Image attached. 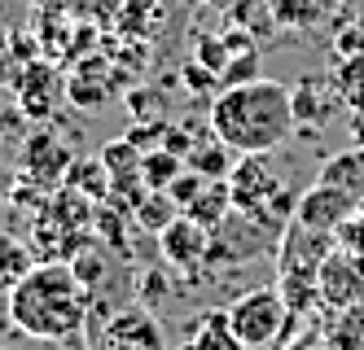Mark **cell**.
Returning <instances> with one entry per match:
<instances>
[{
  "label": "cell",
  "instance_id": "6da1fadb",
  "mask_svg": "<svg viewBox=\"0 0 364 350\" xmlns=\"http://www.w3.org/2000/svg\"><path fill=\"white\" fill-rule=\"evenodd\" d=\"M294 101L290 88L277 79H250V84L220 88L211 101V131L232 153H272L294 136Z\"/></svg>",
  "mask_w": 364,
  "mask_h": 350
},
{
  "label": "cell",
  "instance_id": "7a4b0ae2",
  "mask_svg": "<svg viewBox=\"0 0 364 350\" xmlns=\"http://www.w3.org/2000/svg\"><path fill=\"white\" fill-rule=\"evenodd\" d=\"M92 293L70 263H36L9 289V319L36 341H70L88 329Z\"/></svg>",
  "mask_w": 364,
  "mask_h": 350
},
{
  "label": "cell",
  "instance_id": "3957f363",
  "mask_svg": "<svg viewBox=\"0 0 364 350\" xmlns=\"http://www.w3.org/2000/svg\"><path fill=\"white\" fill-rule=\"evenodd\" d=\"M290 307H285L281 289H250L242 293L237 302L228 307V324L232 333L242 337L246 350H268L285 337V329H290Z\"/></svg>",
  "mask_w": 364,
  "mask_h": 350
},
{
  "label": "cell",
  "instance_id": "277c9868",
  "mask_svg": "<svg viewBox=\"0 0 364 350\" xmlns=\"http://www.w3.org/2000/svg\"><path fill=\"white\" fill-rule=\"evenodd\" d=\"M228 188H232V210L237 214H250V219L277 228L268 219V206L281 193V180H277V171L268 163V153H242V163L228 175ZM277 232H285V228H277Z\"/></svg>",
  "mask_w": 364,
  "mask_h": 350
},
{
  "label": "cell",
  "instance_id": "5b68a950",
  "mask_svg": "<svg viewBox=\"0 0 364 350\" xmlns=\"http://www.w3.org/2000/svg\"><path fill=\"white\" fill-rule=\"evenodd\" d=\"M333 250H338L333 232H311V228L290 219L285 232H281V246H277V276H307V280H316L321 263Z\"/></svg>",
  "mask_w": 364,
  "mask_h": 350
},
{
  "label": "cell",
  "instance_id": "8992f818",
  "mask_svg": "<svg viewBox=\"0 0 364 350\" xmlns=\"http://www.w3.org/2000/svg\"><path fill=\"white\" fill-rule=\"evenodd\" d=\"M92 350H167V337L149 307H127L110 315V324L97 333Z\"/></svg>",
  "mask_w": 364,
  "mask_h": 350
},
{
  "label": "cell",
  "instance_id": "52a82bcc",
  "mask_svg": "<svg viewBox=\"0 0 364 350\" xmlns=\"http://www.w3.org/2000/svg\"><path fill=\"white\" fill-rule=\"evenodd\" d=\"M316 293L321 302L333 307V311H351L364 302V258L347 254V250H333L321 272H316Z\"/></svg>",
  "mask_w": 364,
  "mask_h": 350
},
{
  "label": "cell",
  "instance_id": "ba28073f",
  "mask_svg": "<svg viewBox=\"0 0 364 350\" xmlns=\"http://www.w3.org/2000/svg\"><path fill=\"white\" fill-rule=\"evenodd\" d=\"M163 241V258L171 263V272L180 276H198L206 267V250H211V232H206L198 219H189V214H176V219L159 232Z\"/></svg>",
  "mask_w": 364,
  "mask_h": 350
},
{
  "label": "cell",
  "instance_id": "9c48e42d",
  "mask_svg": "<svg viewBox=\"0 0 364 350\" xmlns=\"http://www.w3.org/2000/svg\"><path fill=\"white\" fill-rule=\"evenodd\" d=\"M360 210V202L351 193H343V188H333V184H311L307 193L299 197V210H294V224L311 228V232H338L351 214Z\"/></svg>",
  "mask_w": 364,
  "mask_h": 350
},
{
  "label": "cell",
  "instance_id": "30bf717a",
  "mask_svg": "<svg viewBox=\"0 0 364 350\" xmlns=\"http://www.w3.org/2000/svg\"><path fill=\"white\" fill-rule=\"evenodd\" d=\"M75 158L66 153V145L53 136V131H36V136H27V175L53 184V180H66Z\"/></svg>",
  "mask_w": 364,
  "mask_h": 350
},
{
  "label": "cell",
  "instance_id": "8fae6325",
  "mask_svg": "<svg viewBox=\"0 0 364 350\" xmlns=\"http://www.w3.org/2000/svg\"><path fill=\"white\" fill-rule=\"evenodd\" d=\"M185 167H189V171H198L202 180H228L237 163H232V149L215 136V131H198L193 149L185 153Z\"/></svg>",
  "mask_w": 364,
  "mask_h": 350
},
{
  "label": "cell",
  "instance_id": "7c38bea8",
  "mask_svg": "<svg viewBox=\"0 0 364 350\" xmlns=\"http://www.w3.org/2000/svg\"><path fill=\"white\" fill-rule=\"evenodd\" d=\"M18 88H22V97H18V101H22V114H27V119H48V114H53L58 79H53V70H48V66L31 62L27 70H22Z\"/></svg>",
  "mask_w": 364,
  "mask_h": 350
},
{
  "label": "cell",
  "instance_id": "4fadbf2b",
  "mask_svg": "<svg viewBox=\"0 0 364 350\" xmlns=\"http://www.w3.org/2000/svg\"><path fill=\"white\" fill-rule=\"evenodd\" d=\"M316 180L343 188V193H351L355 202H364V145L360 149H347V153H333L329 163L321 167Z\"/></svg>",
  "mask_w": 364,
  "mask_h": 350
},
{
  "label": "cell",
  "instance_id": "5bb4252c",
  "mask_svg": "<svg viewBox=\"0 0 364 350\" xmlns=\"http://www.w3.org/2000/svg\"><path fill=\"white\" fill-rule=\"evenodd\" d=\"M228 210H232V188H228V180H211L185 214H189V219H198L206 232H220L224 219H228Z\"/></svg>",
  "mask_w": 364,
  "mask_h": 350
},
{
  "label": "cell",
  "instance_id": "9a60e30c",
  "mask_svg": "<svg viewBox=\"0 0 364 350\" xmlns=\"http://www.w3.org/2000/svg\"><path fill=\"white\" fill-rule=\"evenodd\" d=\"M290 101H294V119L299 123H325L329 119V110H333V97H329V88L321 84V79H299V84L290 88Z\"/></svg>",
  "mask_w": 364,
  "mask_h": 350
},
{
  "label": "cell",
  "instance_id": "2e32d148",
  "mask_svg": "<svg viewBox=\"0 0 364 350\" xmlns=\"http://www.w3.org/2000/svg\"><path fill=\"white\" fill-rule=\"evenodd\" d=\"M189 350H246V346H242L237 333H232L228 311H206L198 333H193V341H189Z\"/></svg>",
  "mask_w": 364,
  "mask_h": 350
},
{
  "label": "cell",
  "instance_id": "e0dca14e",
  "mask_svg": "<svg viewBox=\"0 0 364 350\" xmlns=\"http://www.w3.org/2000/svg\"><path fill=\"white\" fill-rule=\"evenodd\" d=\"M66 184L80 188V193L92 197V202H106V197H110V171H106V163H101V158H80V163H70Z\"/></svg>",
  "mask_w": 364,
  "mask_h": 350
},
{
  "label": "cell",
  "instance_id": "ac0fdd59",
  "mask_svg": "<svg viewBox=\"0 0 364 350\" xmlns=\"http://www.w3.org/2000/svg\"><path fill=\"white\" fill-rule=\"evenodd\" d=\"M176 214H185V210H180L176 202H171V193H167V188H149V193L141 197V206H136V214H132V219L145 228V232H154V236H159L171 219H176Z\"/></svg>",
  "mask_w": 364,
  "mask_h": 350
},
{
  "label": "cell",
  "instance_id": "d6986e66",
  "mask_svg": "<svg viewBox=\"0 0 364 350\" xmlns=\"http://www.w3.org/2000/svg\"><path fill=\"white\" fill-rule=\"evenodd\" d=\"M36 267V258H31V250L22 246L18 236H9V232H0V289H14L22 276H27Z\"/></svg>",
  "mask_w": 364,
  "mask_h": 350
},
{
  "label": "cell",
  "instance_id": "ffe728a7",
  "mask_svg": "<svg viewBox=\"0 0 364 350\" xmlns=\"http://www.w3.org/2000/svg\"><path fill=\"white\" fill-rule=\"evenodd\" d=\"M185 171V158L180 153H171V149H149V153H141V180H145V188H171V180Z\"/></svg>",
  "mask_w": 364,
  "mask_h": 350
},
{
  "label": "cell",
  "instance_id": "44dd1931",
  "mask_svg": "<svg viewBox=\"0 0 364 350\" xmlns=\"http://www.w3.org/2000/svg\"><path fill=\"white\" fill-rule=\"evenodd\" d=\"M321 18V0H272V22L290 26V31H303Z\"/></svg>",
  "mask_w": 364,
  "mask_h": 350
},
{
  "label": "cell",
  "instance_id": "7402d4cb",
  "mask_svg": "<svg viewBox=\"0 0 364 350\" xmlns=\"http://www.w3.org/2000/svg\"><path fill=\"white\" fill-rule=\"evenodd\" d=\"M101 163H106V171H110V180L114 175H136L141 171V149L132 145V141H110L106 149H101Z\"/></svg>",
  "mask_w": 364,
  "mask_h": 350
},
{
  "label": "cell",
  "instance_id": "603a6c76",
  "mask_svg": "<svg viewBox=\"0 0 364 350\" xmlns=\"http://www.w3.org/2000/svg\"><path fill=\"white\" fill-rule=\"evenodd\" d=\"M228 58H232V53L224 48V35H198V40H193V62H202V66L211 70L215 79L224 75Z\"/></svg>",
  "mask_w": 364,
  "mask_h": 350
},
{
  "label": "cell",
  "instance_id": "cb8c5ba5",
  "mask_svg": "<svg viewBox=\"0 0 364 350\" xmlns=\"http://www.w3.org/2000/svg\"><path fill=\"white\" fill-rule=\"evenodd\" d=\"M127 114L136 123H159L163 119V92L159 88H132L127 92Z\"/></svg>",
  "mask_w": 364,
  "mask_h": 350
},
{
  "label": "cell",
  "instance_id": "d4e9b609",
  "mask_svg": "<svg viewBox=\"0 0 364 350\" xmlns=\"http://www.w3.org/2000/svg\"><path fill=\"white\" fill-rule=\"evenodd\" d=\"M250 79H259V48L237 53V58H228V66H224V75H220V88L250 84Z\"/></svg>",
  "mask_w": 364,
  "mask_h": 350
},
{
  "label": "cell",
  "instance_id": "484cf974",
  "mask_svg": "<svg viewBox=\"0 0 364 350\" xmlns=\"http://www.w3.org/2000/svg\"><path fill=\"white\" fill-rule=\"evenodd\" d=\"M206 184H211V180H202L198 171H189V167H185V171H180V175L171 180V188H167V193H171V202H176L180 210H189V206L198 202V193H202Z\"/></svg>",
  "mask_w": 364,
  "mask_h": 350
},
{
  "label": "cell",
  "instance_id": "4316f807",
  "mask_svg": "<svg viewBox=\"0 0 364 350\" xmlns=\"http://www.w3.org/2000/svg\"><path fill=\"white\" fill-rule=\"evenodd\" d=\"M333 241H338V250H347V254L364 258V210H355L351 219L333 232Z\"/></svg>",
  "mask_w": 364,
  "mask_h": 350
},
{
  "label": "cell",
  "instance_id": "83f0119b",
  "mask_svg": "<svg viewBox=\"0 0 364 350\" xmlns=\"http://www.w3.org/2000/svg\"><path fill=\"white\" fill-rule=\"evenodd\" d=\"M180 84H185V88H189L193 97H211V92L220 88V79H215L211 70H206L202 62H189L185 70H180Z\"/></svg>",
  "mask_w": 364,
  "mask_h": 350
},
{
  "label": "cell",
  "instance_id": "f1b7e54d",
  "mask_svg": "<svg viewBox=\"0 0 364 350\" xmlns=\"http://www.w3.org/2000/svg\"><path fill=\"white\" fill-rule=\"evenodd\" d=\"M167 127H171L167 119H159V123H136V127L127 131L123 141H132V145H136L141 153H149V149H159V145H163V136H167Z\"/></svg>",
  "mask_w": 364,
  "mask_h": 350
},
{
  "label": "cell",
  "instance_id": "f546056e",
  "mask_svg": "<svg viewBox=\"0 0 364 350\" xmlns=\"http://www.w3.org/2000/svg\"><path fill=\"white\" fill-rule=\"evenodd\" d=\"M136 285H141V307H149V311H154V307H163V298L171 293V280H167L163 272H154V267H149V272H145Z\"/></svg>",
  "mask_w": 364,
  "mask_h": 350
},
{
  "label": "cell",
  "instance_id": "4dcf8cb0",
  "mask_svg": "<svg viewBox=\"0 0 364 350\" xmlns=\"http://www.w3.org/2000/svg\"><path fill=\"white\" fill-rule=\"evenodd\" d=\"M224 48L232 53V58H237V53H250L255 48V35L246 31V26H228V31H224Z\"/></svg>",
  "mask_w": 364,
  "mask_h": 350
},
{
  "label": "cell",
  "instance_id": "1f68e13d",
  "mask_svg": "<svg viewBox=\"0 0 364 350\" xmlns=\"http://www.w3.org/2000/svg\"><path fill=\"white\" fill-rule=\"evenodd\" d=\"M62 350H92V341H70V346L62 341Z\"/></svg>",
  "mask_w": 364,
  "mask_h": 350
},
{
  "label": "cell",
  "instance_id": "d6a6232c",
  "mask_svg": "<svg viewBox=\"0 0 364 350\" xmlns=\"http://www.w3.org/2000/svg\"><path fill=\"white\" fill-rule=\"evenodd\" d=\"M0 350H5V346H0Z\"/></svg>",
  "mask_w": 364,
  "mask_h": 350
}]
</instances>
